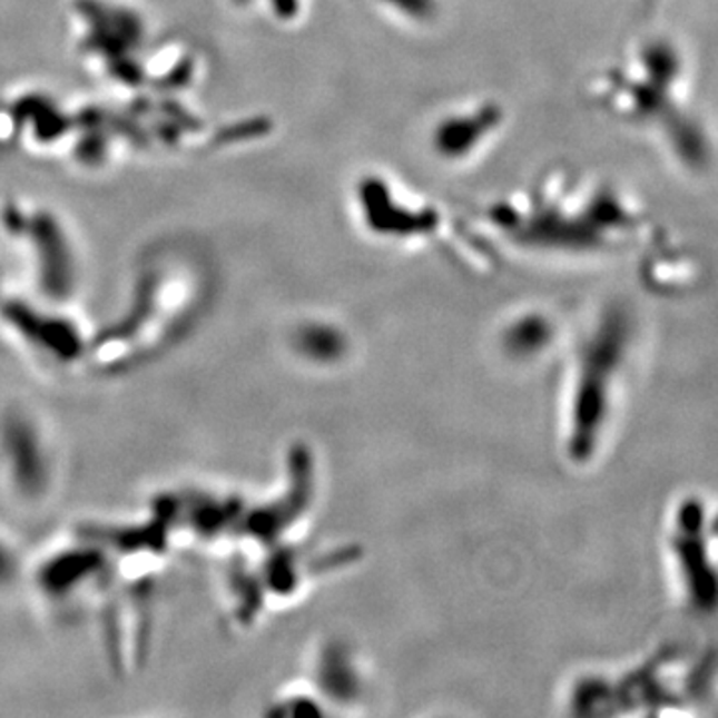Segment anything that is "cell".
<instances>
[{
  "label": "cell",
  "mask_w": 718,
  "mask_h": 718,
  "mask_svg": "<svg viewBox=\"0 0 718 718\" xmlns=\"http://www.w3.org/2000/svg\"><path fill=\"white\" fill-rule=\"evenodd\" d=\"M712 537H707V513L705 503L685 499L675 509L672 535H669L670 557L675 559V573L689 599L692 609H712L715 601V571L712 555L707 545Z\"/></svg>",
  "instance_id": "obj_1"
},
{
  "label": "cell",
  "mask_w": 718,
  "mask_h": 718,
  "mask_svg": "<svg viewBox=\"0 0 718 718\" xmlns=\"http://www.w3.org/2000/svg\"><path fill=\"white\" fill-rule=\"evenodd\" d=\"M78 12L82 14L87 29L85 47L90 55L102 58L105 62L108 58L118 60L130 55L136 42L142 39V32H146L142 17L126 4L96 0L88 4V9L78 4Z\"/></svg>",
  "instance_id": "obj_2"
},
{
  "label": "cell",
  "mask_w": 718,
  "mask_h": 718,
  "mask_svg": "<svg viewBox=\"0 0 718 718\" xmlns=\"http://www.w3.org/2000/svg\"><path fill=\"white\" fill-rule=\"evenodd\" d=\"M232 2H234V4H236V7H248V4H249V2H252V0H232Z\"/></svg>",
  "instance_id": "obj_3"
}]
</instances>
